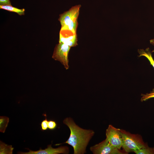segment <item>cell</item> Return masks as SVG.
<instances>
[{
  "label": "cell",
  "mask_w": 154,
  "mask_h": 154,
  "mask_svg": "<svg viewBox=\"0 0 154 154\" xmlns=\"http://www.w3.org/2000/svg\"><path fill=\"white\" fill-rule=\"evenodd\" d=\"M70 130L68 139L63 143H67L72 146L74 154H84L89 142L94 135L93 130L82 128L77 125L72 118L66 117L63 121Z\"/></svg>",
  "instance_id": "6da1fadb"
},
{
  "label": "cell",
  "mask_w": 154,
  "mask_h": 154,
  "mask_svg": "<svg viewBox=\"0 0 154 154\" xmlns=\"http://www.w3.org/2000/svg\"><path fill=\"white\" fill-rule=\"evenodd\" d=\"M122 139V147L127 154L135 152L147 144L145 143L141 135L132 134L126 131L121 129Z\"/></svg>",
  "instance_id": "7a4b0ae2"
},
{
  "label": "cell",
  "mask_w": 154,
  "mask_h": 154,
  "mask_svg": "<svg viewBox=\"0 0 154 154\" xmlns=\"http://www.w3.org/2000/svg\"><path fill=\"white\" fill-rule=\"evenodd\" d=\"M90 150L94 154H127L113 147L106 139L100 143L91 147Z\"/></svg>",
  "instance_id": "3957f363"
},
{
  "label": "cell",
  "mask_w": 154,
  "mask_h": 154,
  "mask_svg": "<svg viewBox=\"0 0 154 154\" xmlns=\"http://www.w3.org/2000/svg\"><path fill=\"white\" fill-rule=\"evenodd\" d=\"M71 47L64 43H59L55 47L52 58L60 62L66 69L69 68L68 54Z\"/></svg>",
  "instance_id": "277c9868"
},
{
  "label": "cell",
  "mask_w": 154,
  "mask_h": 154,
  "mask_svg": "<svg viewBox=\"0 0 154 154\" xmlns=\"http://www.w3.org/2000/svg\"><path fill=\"white\" fill-rule=\"evenodd\" d=\"M106 139L113 147L121 149L122 145L121 129L110 125L106 130Z\"/></svg>",
  "instance_id": "5b68a950"
},
{
  "label": "cell",
  "mask_w": 154,
  "mask_h": 154,
  "mask_svg": "<svg viewBox=\"0 0 154 154\" xmlns=\"http://www.w3.org/2000/svg\"><path fill=\"white\" fill-rule=\"evenodd\" d=\"M81 7L80 5L73 6L60 15L58 20L61 26L60 31H64L69 23L78 18Z\"/></svg>",
  "instance_id": "8992f818"
},
{
  "label": "cell",
  "mask_w": 154,
  "mask_h": 154,
  "mask_svg": "<svg viewBox=\"0 0 154 154\" xmlns=\"http://www.w3.org/2000/svg\"><path fill=\"white\" fill-rule=\"evenodd\" d=\"M29 151V152H19L18 154H68L69 150V148L67 146H61L57 148H53L52 147V144L48 145L47 147L44 149H42L41 148L39 150L37 151H34L30 150L29 148H26Z\"/></svg>",
  "instance_id": "52a82bcc"
},
{
  "label": "cell",
  "mask_w": 154,
  "mask_h": 154,
  "mask_svg": "<svg viewBox=\"0 0 154 154\" xmlns=\"http://www.w3.org/2000/svg\"><path fill=\"white\" fill-rule=\"evenodd\" d=\"M77 37L76 34L71 35H63L60 33L59 43H62L70 47L77 45Z\"/></svg>",
  "instance_id": "ba28073f"
},
{
  "label": "cell",
  "mask_w": 154,
  "mask_h": 154,
  "mask_svg": "<svg viewBox=\"0 0 154 154\" xmlns=\"http://www.w3.org/2000/svg\"><path fill=\"white\" fill-rule=\"evenodd\" d=\"M138 52L139 54L138 56L139 57L141 56L145 57L149 61L150 64L154 68V59L152 57L151 52L149 48H147L145 50L138 49Z\"/></svg>",
  "instance_id": "9c48e42d"
},
{
  "label": "cell",
  "mask_w": 154,
  "mask_h": 154,
  "mask_svg": "<svg viewBox=\"0 0 154 154\" xmlns=\"http://www.w3.org/2000/svg\"><path fill=\"white\" fill-rule=\"evenodd\" d=\"M0 8L9 11L16 13L20 15H23L25 14L24 9H19L13 7L11 5H0Z\"/></svg>",
  "instance_id": "30bf717a"
},
{
  "label": "cell",
  "mask_w": 154,
  "mask_h": 154,
  "mask_svg": "<svg viewBox=\"0 0 154 154\" xmlns=\"http://www.w3.org/2000/svg\"><path fill=\"white\" fill-rule=\"evenodd\" d=\"M0 154H12L13 153L14 148L12 147V145H8L0 141Z\"/></svg>",
  "instance_id": "8fae6325"
},
{
  "label": "cell",
  "mask_w": 154,
  "mask_h": 154,
  "mask_svg": "<svg viewBox=\"0 0 154 154\" xmlns=\"http://www.w3.org/2000/svg\"><path fill=\"white\" fill-rule=\"evenodd\" d=\"M134 153L136 154H154V147H149L147 144Z\"/></svg>",
  "instance_id": "7c38bea8"
},
{
  "label": "cell",
  "mask_w": 154,
  "mask_h": 154,
  "mask_svg": "<svg viewBox=\"0 0 154 154\" xmlns=\"http://www.w3.org/2000/svg\"><path fill=\"white\" fill-rule=\"evenodd\" d=\"M8 117L2 116L0 117V131L4 133L9 122Z\"/></svg>",
  "instance_id": "4fadbf2b"
},
{
  "label": "cell",
  "mask_w": 154,
  "mask_h": 154,
  "mask_svg": "<svg viewBox=\"0 0 154 154\" xmlns=\"http://www.w3.org/2000/svg\"><path fill=\"white\" fill-rule=\"evenodd\" d=\"M141 102L145 101L147 100L153 98H154V88L152 89V91L149 93L146 94H141Z\"/></svg>",
  "instance_id": "5bb4252c"
},
{
  "label": "cell",
  "mask_w": 154,
  "mask_h": 154,
  "mask_svg": "<svg viewBox=\"0 0 154 154\" xmlns=\"http://www.w3.org/2000/svg\"><path fill=\"white\" fill-rule=\"evenodd\" d=\"M57 125V123L55 121L52 120L48 121V128L50 130L55 129Z\"/></svg>",
  "instance_id": "9a60e30c"
},
{
  "label": "cell",
  "mask_w": 154,
  "mask_h": 154,
  "mask_svg": "<svg viewBox=\"0 0 154 154\" xmlns=\"http://www.w3.org/2000/svg\"><path fill=\"white\" fill-rule=\"evenodd\" d=\"M48 120L47 119L46 116L45 119L42 120L40 123L42 131H44L47 130L48 129Z\"/></svg>",
  "instance_id": "2e32d148"
},
{
  "label": "cell",
  "mask_w": 154,
  "mask_h": 154,
  "mask_svg": "<svg viewBox=\"0 0 154 154\" xmlns=\"http://www.w3.org/2000/svg\"><path fill=\"white\" fill-rule=\"evenodd\" d=\"M11 5L10 0H0V5Z\"/></svg>",
  "instance_id": "e0dca14e"
},
{
  "label": "cell",
  "mask_w": 154,
  "mask_h": 154,
  "mask_svg": "<svg viewBox=\"0 0 154 154\" xmlns=\"http://www.w3.org/2000/svg\"><path fill=\"white\" fill-rule=\"evenodd\" d=\"M150 43L154 46V38L149 40ZM151 52H154V49L151 51Z\"/></svg>",
  "instance_id": "ac0fdd59"
}]
</instances>
